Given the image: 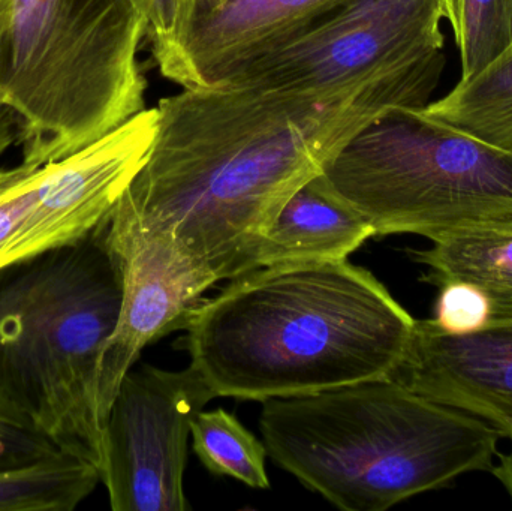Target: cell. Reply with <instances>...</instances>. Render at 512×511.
Masks as SVG:
<instances>
[{
  "label": "cell",
  "instance_id": "cell-1",
  "mask_svg": "<svg viewBox=\"0 0 512 511\" xmlns=\"http://www.w3.org/2000/svg\"><path fill=\"white\" fill-rule=\"evenodd\" d=\"M435 92L409 80L324 92L183 89L156 105L152 149L116 209L231 281L256 269L283 204L346 141L390 111L426 107Z\"/></svg>",
  "mask_w": 512,
  "mask_h": 511
},
{
  "label": "cell",
  "instance_id": "cell-2",
  "mask_svg": "<svg viewBox=\"0 0 512 511\" xmlns=\"http://www.w3.org/2000/svg\"><path fill=\"white\" fill-rule=\"evenodd\" d=\"M415 323L369 270L291 261L231 279L182 330L216 398L264 402L390 378Z\"/></svg>",
  "mask_w": 512,
  "mask_h": 511
},
{
  "label": "cell",
  "instance_id": "cell-3",
  "mask_svg": "<svg viewBox=\"0 0 512 511\" xmlns=\"http://www.w3.org/2000/svg\"><path fill=\"white\" fill-rule=\"evenodd\" d=\"M268 456L345 511H384L492 473L502 435L394 378L262 402Z\"/></svg>",
  "mask_w": 512,
  "mask_h": 511
},
{
  "label": "cell",
  "instance_id": "cell-4",
  "mask_svg": "<svg viewBox=\"0 0 512 511\" xmlns=\"http://www.w3.org/2000/svg\"><path fill=\"white\" fill-rule=\"evenodd\" d=\"M120 306L105 222L78 242L0 270V393L60 452L99 470L96 383Z\"/></svg>",
  "mask_w": 512,
  "mask_h": 511
},
{
  "label": "cell",
  "instance_id": "cell-5",
  "mask_svg": "<svg viewBox=\"0 0 512 511\" xmlns=\"http://www.w3.org/2000/svg\"><path fill=\"white\" fill-rule=\"evenodd\" d=\"M135 0H9L0 102L23 122L26 168L66 158L146 108Z\"/></svg>",
  "mask_w": 512,
  "mask_h": 511
},
{
  "label": "cell",
  "instance_id": "cell-6",
  "mask_svg": "<svg viewBox=\"0 0 512 511\" xmlns=\"http://www.w3.org/2000/svg\"><path fill=\"white\" fill-rule=\"evenodd\" d=\"M313 180L366 219L375 237L433 240L512 218V150L469 137L421 108L373 120Z\"/></svg>",
  "mask_w": 512,
  "mask_h": 511
},
{
  "label": "cell",
  "instance_id": "cell-7",
  "mask_svg": "<svg viewBox=\"0 0 512 511\" xmlns=\"http://www.w3.org/2000/svg\"><path fill=\"white\" fill-rule=\"evenodd\" d=\"M444 20L441 0H343L215 87L324 92L409 80L438 89L447 65Z\"/></svg>",
  "mask_w": 512,
  "mask_h": 511
},
{
  "label": "cell",
  "instance_id": "cell-8",
  "mask_svg": "<svg viewBox=\"0 0 512 511\" xmlns=\"http://www.w3.org/2000/svg\"><path fill=\"white\" fill-rule=\"evenodd\" d=\"M158 131L144 108L66 158L8 170L0 182V270L89 236L143 167Z\"/></svg>",
  "mask_w": 512,
  "mask_h": 511
},
{
  "label": "cell",
  "instance_id": "cell-9",
  "mask_svg": "<svg viewBox=\"0 0 512 511\" xmlns=\"http://www.w3.org/2000/svg\"><path fill=\"white\" fill-rule=\"evenodd\" d=\"M215 393L200 372L155 366L123 378L104 428L101 483L114 511H186L188 441Z\"/></svg>",
  "mask_w": 512,
  "mask_h": 511
},
{
  "label": "cell",
  "instance_id": "cell-10",
  "mask_svg": "<svg viewBox=\"0 0 512 511\" xmlns=\"http://www.w3.org/2000/svg\"><path fill=\"white\" fill-rule=\"evenodd\" d=\"M105 242L122 282V306L99 360L96 404L102 428L141 351L167 333L182 330L203 294L218 282L173 240L116 207L105 221Z\"/></svg>",
  "mask_w": 512,
  "mask_h": 511
},
{
  "label": "cell",
  "instance_id": "cell-11",
  "mask_svg": "<svg viewBox=\"0 0 512 511\" xmlns=\"http://www.w3.org/2000/svg\"><path fill=\"white\" fill-rule=\"evenodd\" d=\"M343 0H186L170 30L152 39L162 77L183 89L221 84Z\"/></svg>",
  "mask_w": 512,
  "mask_h": 511
},
{
  "label": "cell",
  "instance_id": "cell-12",
  "mask_svg": "<svg viewBox=\"0 0 512 511\" xmlns=\"http://www.w3.org/2000/svg\"><path fill=\"white\" fill-rule=\"evenodd\" d=\"M390 378L512 440V315L492 317L465 335L417 320L405 359Z\"/></svg>",
  "mask_w": 512,
  "mask_h": 511
},
{
  "label": "cell",
  "instance_id": "cell-13",
  "mask_svg": "<svg viewBox=\"0 0 512 511\" xmlns=\"http://www.w3.org/2000/svg\"><path fill=\"white\" fill-rule=\"evenodd\" d=\"M375 231L366 219L315 180L294 192L259 243L255 266L291 261L348 260Z\"/></svg>",
  "mask_w": 512,
  "mask_h": 511
},
{
  "label": "cell",
  "instance_id": "cell-14",
  "mask_svg": "<svg viewBox=\"0 0 512 511\" xmlns=\"http://www.w3.org/2000/svg\"><path fill=\"white\" fill-rule=\"evenodd\" d=\"M432 248L411 252L426 267L421 281L441 287L466 282L492 303V317L512 315V218L447 231Z\"/></svg>",
  "mask_w": 512,
  "mask_h": 511
},
{
  "label": "cell",
  "instance_id": "cell-15",
  "mask_svg": "<svg viewBox=\"0 0 512 511\" xmlns=\"http://www.w3.org/2000/svg\"><path fill=\"white\" fill-rule=\"evenodd\" d=\"M421 111L469 137L512 150V41Z\"/></svg>",
  "mask_w": 512,
  "mask_h": 511
},
{
  "label": "cell",
  "instance_id": "cell-16",
  "mask_svg": "<svg viewBox=\"0 0 512 511\" xmlns=\"http://www.w3.org/2000/svg\"><path fill=\"white\" fill-rule=\"evenodd\" d=\"M101 483L98 465L71 453L0 468V511H72Z\"/></svg>",
  "mask_w": 512,
  "mask_h": 511
},
{
  "label": "cell",
  "instance_id": "cell-17",
  "mask_svg": "<svg viewBox=\"0 0 512 511\" xmlns=\"http://www.w3.org/2000/svg\"><path fill=\"white\" fill-rule=\"evenodd\" d=\"M192 443L210 473L231 477L249 488L268 489L267 449L224 408L201 411L191 426Z\"/></svg>",
  "mask_w": 512,
  "mask_h": 511
},
{
  "label": "cell",
  "instance_id": "cell-18",
  "mask_svg": "<svg viewBox=\"0 0 512 511\" xmlns=\"http://www.w3.org/2000/svg\"><path fill=\"white\" fill-rule=\"evenodd\" d=\"M512 41V0H463L456 44L462 75L471 77Z\"/></svg>",
  "mask_w": 512,
  "mask_h": 511
},
{
  "label": "cell",
  "instance_id": "cell-19",
  "mask_svg": "<svg viewBox=\"0 0 512 511\" xmlns=\"http://www.w3.org/2000/svg\"><path fill=\"white\" fill-rule=\"evenodd\" d=\"M439 288L433 323L451 335H465L483 329L492 318L489 297L466 282H447Z\"/></svg>",
  "mask_w": 512,
  "mask_h": 511
},
{
  "label": "cell",
  "instance_id": "cell-20",
  "mask_svg": "<svg viewBox=\"0 0 512 511\" xmlns=\"http://www.w3.org/2000/svg\"><path fill=\"white\" fill-rule=\"evenodd\" d=\"M60 452L36 431L0 393V468L14 467Z\"/></svg>",
  "mask_w": 512,
  "mask_h": 511
},
{
  "label": "cell",
  "instance_id": "cell-21",
  "mask_svg": "<svg viewBox=\"0 0 512 511\" xmlns=\"http://www.w3.org/2000/svg\"><path fill=\"white\" fill-rule=\"evenodd\" d=\"M146 15L150 41L165 35L176 23L180 9L186 0H135Z\"/></svg>",
  "mask_w": 512,
  "mask_h": 511
},
{
  "label": "cell",
  "instance_id": "cell-22",
  "mask_svg": "<svg viewBox=\"0 0 512 511\" xmlns=\"http://www.w3.org/2000/svg\"><path fill=\"white\" fill-rule=\"evenodd\" d=\"M23 141V122L14 108L0 102V159L12 147H20ZM8 170L0 168V182L5 179Z\"/></svg>",
  "mask_w": 512,
  "mask_h": 511
},
{
  "label": "cell",
  "instance_id": "cell-23",
  "mask_svg": "<svg viewBox=\"0 0 512 511\" xmlns=\"http://www.w3.org/2000/svg\"><path fill=\"white\" fill-rule=\"evenodd\" d=\"M492 474L501 483L502 488L507 491L512 503V440L508 452L499 453L498 464L493 468Z\"/></svg>",
  "mask_w": 512,
  "mask_h": 511
},
{
  "label": "cell",
  "instance_id": "cell-24",
  "mask_svg": "<svg viewBox=\"0 0 512 511\" xmlns=\"http://www.w3.org/2000/svg\"><path fill=\"white\" fill-rule=\"evenodd\" d=\"M441 5L445 21L450 24L454 41H457L460 36V29H462L463 0H441Z\"/></svg>",
  "mask_w": 512,
  "mask_h": 511
},
{
  "label": "cell",
  "instance_id": "cell-25",
  "mask_svg": "<svg viewBox=\"0 0 512 511\" xmlns=\"http://www.w3.org/2000/svg\"><path fill=\"white\" fill-rule=\"evenodd\" d=\"M9 0H0V44L5 35L6 21H8Z\"/></svg>",
  "mask_w": 512,
  "mask_h": 511
}]
</instances>
